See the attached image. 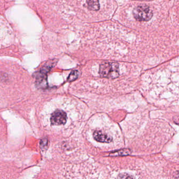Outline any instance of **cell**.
Here are the masks:
<instances>
[{"mask_svg":"<svg viewBox=\"0 0 179 179\" xmlns=\"http://www.w3.org/2000/svg\"><path fill=\"white\" fill-rule=\"evenodd\" d=\"M133 15L138 21H148L152 17L153 13L148 6H139L134 10Z\"/></svg>","mask_w":179,"mask_h":179,"instance_id":"2","label":"cell"},{"mask_svg":"<svg viewBox=\"0 0 179 179\" xmlns=\"http://www.w3.org/2000/svg\"><path fill=\"white\" fill-rule=\"evenodd\" d=\"M78 76H79L78 71H76V70L73 71H71V74H69L67 80H68L69 82H73L78 77Z\"/></svg>","mask_w":179,"mask_h":179,"instance_id":"6","label":"cell"},{"mask_svg":"<svg viewBox=\"0 0 179 179\" xmlns=\"http://www.w3.org/2000/svg\"><path fill=\"white\" fill-rule=\"evenodd\" d=\"M88 8L92 11H98L100 8L99 0H86Z\"/></svg>","mask_w":179,"mask_h":179,"instance_id":"5","label":"cell"},{"mask_svg":"<svg viewBox=\"0 0 179 179\" xmlns=\"http://www.w3.org/2000/svg\"><path fill=\"white\" fill-rule=\"evenodd\" d=\"M67 118V115L64 111L57 110L52 114L50 122L53 125L59 126L66 124Z\"/></svg>","mask_w":179,"mask_h":179,"instance_id":"3","label":"cell"},{"mask_svg":"<svg viewBox=\"0 0 179 179\" xmlns=\"http://www.w3.org/2000/svg\"><path fill=\"white\" fill-rule=\"evenodd\" d=\"M93 136L97 141L103 143H109L111 142L113 138L108 134L100 130H96L94 132Z\"/></svg>","mask_w":179,"mask_h":179,"instance_id":"4","label":"cell"},{"mask_svg":"<svg viewBox=\"0 0 179 179\" xmlns=\"http://www.w3.org/2000/svg\"><path fill=\"white\" fill-rule=\"evenodd\" d=\"M99 74L103 77L114 79L119 76L118 64L106 63L100 65Z\"/></svg>","mask_w":179,"mask_h":179,"instance_id":"1","label":"cell"}]
</instances>
